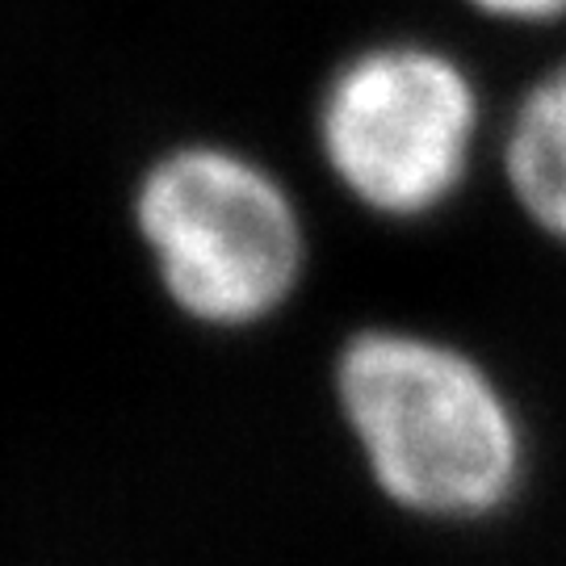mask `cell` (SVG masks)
I'll return each instance as SVG.
<instances>
[{
    "label": "cell",
    "mask_w": 566,
    "mask_h": 566,
    "mask_svg": "<svg viewBox=\"0 0 566 566\" xmlns=\"http://www.w3.org/2000/svg\"><path fill=\"white\" fill-rule=\"evenodd\" d=\"M465 13L495 30H554L566 21V0H458Z\"/></svg>",
    "instance_id": "5b68a950"
},
{
    "label": "cell",
    "mask_w": 566,
    "mask_h": 566,
    "mask_svg": "<svg viewBox=\"0 0 566 566\" xmlns=\"http://www.w3.org/2000/svg\"><path fill=\"white\" fill-rule=\"evenodd\" d=\"M126 235L164 311L210 340L273 332L306 298L319 243L298 181L231 135H177L126 181Z\"/></svg>",
    "instance_id": "7a4b0ae2"
},
{
    "label": "cell",
    "mask_w": 566,
    "mask_h": 566,
    "mask_svg": "<svg viewBox=\"0 0 566 566\" xmlns=\"http://www.w3.org/2000/svg\"><path fill=\"white\" fill-rule=\"evenodd\" d=\"M327 407L369 495L420 528L500 525L533 483V424L483 348L399 315L327 353Z\"/></svg>",
    "instance_id": "6da1fadb"
},
{
    "label": "cell",
    "mask_w": 566,
    "mask_h": 566,
    "mask_svg": "<svg viewBox=\"0 0 566 566\" xmlns=\"http://www.w3.org/2000/svg\"><path fill=\"white\" fill-rule=\"evenodd\" d=\"M500 109L483 72L437 34L390 30L344 46L306 105V151L327 193L369 227L424 231L491 172Z\"/></svg>",
    "instance_id": "3957f363"
},
{
    "label": "cell",
    "mask_w": 566,
    "mask_h": 566,
    "mask_svg": "<svg viewBox=\"0 0 566 566\" xmlns=\"http://www.w3.org/2000/svg\"><path fill=\"white\" fill-rule=\"evenodd\" d=\"M491 177L512 214L566 252V55L537 67L500 109Z\"/></svg>",
    "instance_id": "277c9868"
}]
</instances>
